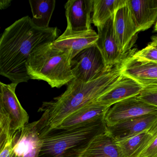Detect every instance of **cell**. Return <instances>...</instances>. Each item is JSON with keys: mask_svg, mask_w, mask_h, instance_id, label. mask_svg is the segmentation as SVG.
<instances>
[{"mask_svg": "<svg viewBox=\"0 0 157 157\" xmlns=\"http://www.w3.org/2000/svg\"><path fill=\"white\" fill-rule=\"evenodd\" d=\"M133 23L138 33L146 31L157 21V0H126Z\"/></svg>", "mask_w": 157, "mask_h": 157, "instance_id": "14", "label": "cell"}, {"mask_svg": "<svg viewBox=\"0 0 157 157\" xmlns=\"http://www.w3.org/2000/svg\"><path fill=\"white\" fill-rule=\"evenodd\" d=\"M51 43L35 49L27 64L31 79L43 80L52 88L67 85L74 78L71 70L70 53L54 48Z\"/></svg>", "mask_w": 157, "mask_h": 157, "instance_id": "4", "label": "cell"}, {"mask_svg": "<svg viewBox=\"0 0 157 157\" xmlns=\"http://www.w3.org/2000/svg\"><path fill=\"white\" fill-rule=\"evenodd\" d=\"M12 1L10 0H1L0 1V9L5 10L10 7Z\"/></svg>", "mask_w": 157, "mask_h": 157, "instance_id": "26", "label": "cell"}, {"mask_svg": "<svg viewBox=\"0 0 157 157\" xmlns=\"http://www.w3.org/2000/svg\"><path fill=\"white\" fill-rule=\"evenodd\" d=\"M71 65L74 79L85 82L97 78L111 69L105 67L96 45L81 51L72 59Z\"/></svg>", "mask_w": 157, "mask_h": 157, "instance_id": "6", "label": "cell"}, {"mask_svg": "<svg viewBox=\"0 0 157 157\" xmlns=\"http://www.w3.org/2000/svg\"><path fill=\"white\" fill-rule=\"evenodd\" d=\"M44 112L39 120L27 124L13 134L10 157H38L43 137L49 128L48 112Z\"/></svg>", "mask_w": 157, "mask_h": 157, "instance_id": "5", "label": "cell"}, {"mask_svg": "<svg viewBox=\"0 0 157 157\" xmlns=\"http://www.w3.org/2000/svg\"><path fill=\"white\" fill-rule=\"evenodd\" d=\"M138 96L146 102L157 107V85L143 87Z\"/></svg>", "mask_w": 157, "mask_h": 157, "instance_id": "24", "label": "cell"}, {"mask_svg": "<svg viewBox=\"0 0 157 157\" xmlns=\"http://www.w3.org/2000/svg\"><path fill=\"white\" fill-rule=\"evenodd\" d=\"M57 27L42 29L25 16L5 29L0 39V74L19 84L31 79L27 69L30 55L40 46L59 37Z\"/></svg>", "mask_w": 157, "mask_h": 157, "instance_id": "1", "label": "cell"}, {"mask_svg": "<svg viewBox=\"0 0 157 157\" xmlns=\"http://www.w3.org/2000/svg\"><path fill=\"white\" fill-rule=\"evenodd\" d=\"M113 18L114 16L104 24L97 27L98 38L96 45L108 69L123 63L132 53L124 54L119 51L114 32Z\"/></svg>", "mask_w": 157, "mask_h": 157, "instance_id": "9", "label": "cell"}, {"mask_svg": "<svg viewBox=\"0 0 157 157\" xmlns=\"http://www.w3.org/2000/svg\"><path fill=\"white\" fill-rule=\"evenodd\" d=\"M110 108L94 101L70 115L56 128H71L105 118Z\"/></svg>", "mask_w": 157, "mask_h": 157, "instance_id": "17", "label": "cell"}, {"mask_svg": "<svg viewBox=\"0 0 157 157\" xmlns=\"http://www.w3.org/2000/svg\"><path fill=\"white\" fill-rule=\"evenodd\" d=\"M18 84L0 82V111L5 113L11 121L13 135L28 124L29 117L20 103L15 90Z\"/></svg>", "mask_w": 157, "mask_h": 157, "instance_id": "8", "label": "cell"}, {"mask_svg": "<svg viewBox=\"0 0 157 157\" xmlns=\"http://www.w3.org/2000/svg\"><path fill=\"white\" fill-rule=\"evenodd\" d=\"M125 2L126 0H94L92 23L96 27L104 24Z\"/></svg>", "mask_w": 157, "mask_h": 157, "instance_id": "21", "label": "cell"}, {"mask_svg": "<svg viewBox=\"0 0 157 157\" xmlns=\"http://www.w3.org/2000/svg\"><path fill=\"white\" fill-rule=\"evenodd\" d=\"M13 135L10 118L5 113L0 111V147H3Z\"/></svg>", "mask_w": 157, "mask_h": 157, "instance_id": "22", "label": "cell"}, {"mask_svg": "<svg viewBox=\"0 0 157 157\" xmlns=\"http://www.w3.org/2000/svg\"><path fill=\"white\" fill-rule=\"evenodd\" d=\"M154 136L153 125L147 131L117 141L122 157H140Z\"/></svg>", "mask_w": 157, "mask_h": 157, "instance_id": "19", "label": "cell"}, {"mask_svg": "<svg viewBox=\"0 0 157 157\" xmlns=\"http://www.w3.org/2000/svg\"><path fill=\"white\" fill-rule=\"evenodd\" d=\"M151 44L152 45L157 48V35L154 36H152L151 38Z\"/></svg>", "mask_w": 157, "mask_h": 157, "instance_id": "27", "label": "cell"}, {"mask_svg": "<svg viewBox=\"0 0 157 157\" xmlns=\"http://www.w3.org/2000/svg\"><path fill=\"white\" fill-rule=\"evenodd\" d=\"M106 129L104 118L69 128H48L38 157H81L93 140Z\"/></svg>", "mask_w": 157, "mask_h": 157, "instance_id": "3", "label": "cell"}, {"mask_svg": "<svg viewBox=\"0 0 157 157\" xmlns=\"http://www.w3.org/2000/svg\"><path fill=\"white\" fill-rule=\"evenodd\" d=\"M93 2L94 0H69L66 2V30L74 33L92 30Z\"/></svg>", "mask_w": 157, "mask_h": 157, "instance_id": "11", "label": "cell"}, {"mask_svg": "<svg viewBox=\"0 0 157 157\" xmlns=\"http://www.w3.org/2000/svg\"><path fill=\"white\" fill-rule=\"evenodd\" d=\"M132 56L142 60L157 62V48L150 43L143 49L136 52H134Z\"/></svg>", "mask_w": 157, "mask_h": 157, "instance_id": "23", "label": "cell"}, {"mask_svg": "<svg viewBox=\"0 0 157 157\" xmlns=\"http://www.w3.org/2000/svg\"><path fill=\"white\" fill-rule=\"evenodd\" d=\"M154 136L147 147L140 157H157V120L153 125Z\"/></svg>", "mask_w": 157, "mask_h": 157, "instance_id": "25", "label": "cell"}, {"mask_svg": "<svg viewBox=\"0 0 157 157\" xmlns=\"http://www.w3.org/2000/svg\"><path fill=\"white\" fill-rule=\"evenodd\" d=\"M134 52L122 63V74L135 80L143 87L157 85V62L136 58L132 56Z\"/></svg>", "mask_w": 157, "mask_h": 157, "instance_id": "12", "label": "cell"}, {"mask_svg": "<svg viewBox=\"0 0 157 157\" xmlns=\"http://www.w3.org/2000/svg\"><path fill=\"white\" fill-rule=\"evenodd\" d=\"M154 31L157 32V21L156 23H155V26H154Z\"/></svg>", "mask_w": 157, "mask_h": 157, "instance_id": "28", "label": "cell"}, {"mask_svg": "<svg viewBox=\"0 0 157 157\" xmlns=\"http://www.w3.org/2000/svg\"><path fill=\"white\" fill-rule=\"evenodd\" d=\"M157 120V113L146 115L106 126V129L116 141H118L147 131Z\"/></svg>", "mask_w": 157, "mask_h": 157, "instance_id": "15", "label": "cell"}, {"mask_svg": "<svg viewBox=\"0 0 157 157\" xmlns=\"http://www.w3.org/2000/svg\"><path fill=\"white\" fill-rule=\"evenodd\" d=\"M143 89L137 82L123 74L114 86L96 101L104 106L111 107L120 101L139 95Z\"/></svg>", "mask_w": 157, "mask_h": 157, "instance_id": "16", "label": "cell"}, {"mask_svg": "<svg viewBox=\"0 0 157 157\" xmlns=\"http://www.w3.org/2000/svg\"><path fill=\"white\" fill-rule=\"evenodd\" d=\"M98 38V34L92 29L80 33L71 32L66 29L50 45L54 48L69 52L72 59L81 51L96 45Z\"/></svg>", "mask_w": 157, "mask_h": 157, "instance_id": "13", "label": "cell"}, {"mask_svg": "<svg viewBox=\"0 0 157 157\" xmlns=\"http://www.w3.org/2000/svg\"><path fill=\"white\" fill-rule=\"evenodd\" d=\"M122 63L89 82L73 79L64 93L43 102L39 111L48 112L49 129L56 128L70 115L96 101L113 88L123 76Z\"/></svg>", "mask_w": 157, "mask_h": 157, "instance_id": "2", "label": "cell"}, {"mask_svg": "<svg viewBox=\"0 0 157 157\" xmlns=\"http://www.w3.org/2000/svg\"><path fill=\"white\" fill-rule=\"evenodd\" d=\"M157 113V107L141 100L138 96L130 97L112 105L105 116L106 126L113 125L130 118Z\"/></svg>", "mask_w": 157, "mask_h": 157, "instance_id": "7", "label": "cell"}, {"mask_svg": "<svg viewBox=\"0 0 157 157\" xmlns=\"http://www.w3.org/2000/svg\"><path fill=\"white\" fill-rule=\"evenodd\" d=\"M113 27L115 37L119 51L122 54H128L135 44L138 33L131 19L126 0L115 13Z\"/></svg>", "mask_w": 157, "mask_h": 157, "instance_id": "10", "label": "cell"}, {"mask_svg": "<svg viewBox=\"0 0 157 157\" xmlns=\"http://www.w3.org/2000/svg\"><path fill=\"white\" fill-rule=\"evenodd\" d=\"M32 22L42 29L49 28V24L56 7L55 0H30Z\"/></svg>", "mask_w": 157, "mask_h": 157, "instance_id": "20", "label": "cell"}, {"mask_svg": "<svg viewBox=\"0 0 157 157\" xmlns=\"http://www.w3.org/2000/svg\"><path fill=\"white\" fill-rule=\"evenodd\" d=\"M81 157H122L116 140L107 129L93 140Z\"/></svg>", "mask_w": 157, "mask_h": 157, "instance_id": "18", "label": "cell"}]
</instances>
